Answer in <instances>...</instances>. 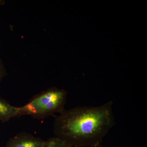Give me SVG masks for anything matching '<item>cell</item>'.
<instances>
[{"label":"cell","instance_id":"6da1fadb","mask_svg":"<svg viewBox=\"0 0 147 147\" xmlns=\"http://www.w3.org/2000/svg\"><path fill=\"white\" fill-rule=\"evenodd\" d=\"M113 101L95 107L77 106L65 110L55 117L56 137L72 146L92 147L101 144L116 124Z\"/></svg>","mask_w":147,"mask_h":147},{"label":"cell","instance_id":"7a4b0ae2","mask_svg":"<svg viewBox=\"0 0 147 147\" xmlns=\"http://www.w3.org/2000/svg\"><path fill=\"white\" fill-rule=\"evenodd\" d=\"M67 92L55 87L49 88L31 98L28 102L19 108V117L28 115L43 119L64 111Z\"/></svg>","mask_w":147,"mask_h":147},{"label":"cell","instance_id":"3957f363","mask_svg":"<svg viewBox=\"0 0 147 147\" xmlns=\"http://www.w3.org/2000/svg\"><path fill=\"white\" fill-rule=\"evenodd\" d=\"M46 141L26 132L11 138L5 147H45Z\"/></svg>","mask_w":147,"mask_h":147},{"label":"cell","instance_id":"277c9868","mask_svg":"<svg viewBox=\"0 0 147 147\" xmlns=\"http://www.w3.org/2000/svg\"><path fill=\"white\" fill-rule=\"evenodd\" d=\"M18 117L19 108L11 105L7 100L0 97V121L4 123Z\"/></svg>","mask_w":147,"mask_h":147},{"label":"cell","instance_id":"5b68a950","mask_svg":"<svg viewBox=\"0 0 147 147\" xmlns=\"http://www.w3.org/2000/svg\"><path fill=\"white\" fill-rule=\"evenodd\" d=\"M45 147H73V146L64 140L55 137L46 140Z\"/></svg>","mask_w":147,"mask_h":147},{"label":"cell","instance_id":"8992f818","mask_svg":"<svg viewBox=\"0 0 147 147\" xmlns=\"http://www.w3.org/2000/svg\"><path fill=\"white\" fill-rule=\"evenodd\" d=\"M7 74L5 66L2 60L0 59V84L4 77Z\"/></svg>","mask_w":147,"mask_h":147},{"label":"cell","instance_id":"52a82bcc","mask_svg":"<svg viewBox=\"0 0 147 147\" xmlns=\"http://www.w3.org/2000/svg\"><path fill=\"white\" fill-rule=\"evenodd\" d=\"M92 147H104L103 146H102V145L101 144H99L96 145V146H94Z\"/></svg>","mask_w":147,"mask_h":147},{"label":"cell","instance_id":"ba28073f","mask_svg":"<svg viewBox=\"0 0 147 147\" xmlns=\"http://www.w3.org/2000/svg\"><path fill=\"white\" fill-rule=\"evenodd\" d=\"M4 3V1L0 0V5H1L3 4Z\"/></svg>","mask_w":147,"mask_h":147},{"label":"cell","instance_id":"9c48e42d","mask_svg":"<svg viewBox=\"0 0 147 147\" xmlns=\"http://www.w3.org/2000/svg\"><path fill=\"white\" fill-rule=\"evenodd\" d=\"M73 147H78L76 146H73Z\"/></svg>","mask_w":147,"mask_h":147}]
</instances>
